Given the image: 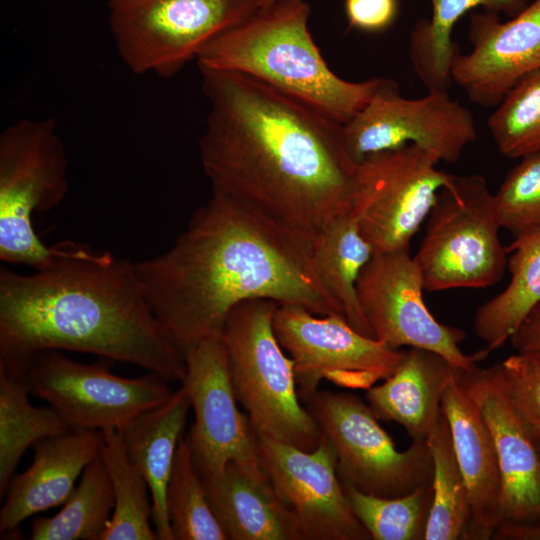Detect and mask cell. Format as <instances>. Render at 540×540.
<instances>
[{
	"label": "cell",
	"instance_id": "obj_1",
	"mask_svg": "<svg viewBox=\"0 0 540 540\" xmlns=\"http://www.w3.org/2000/svg\"><path fill=\"white\" fill-rule=\"evenodd\" d=\"M199 70L209 104L199 154L213 191L310 241L350 211L357 164L341 124L252 77Z\"/></svg>",
	"mask_w": 540,
	"mask_h": 540
},
{
	"label": "cell",
	"instance_id": "obj_2",
	"mask_svg": "<svg viewBox=\"0 0 540 540\" xmlns=\"http://www.w3.org/2000/svg\"><path fill=\"white\" fill-rule=\"evenodd\" d=\"M310 242L212 190L173 245L134 268L154 314L185 354L199 341L221 336L232 309L250 299L344 316L315 272Z\"/></svg>",
	"mask_w": 540,
	"mask_h": 540
},
{
	"label": "cell",
	"instance_id": "obj_3",
	"mask_svg": "<svg viewBox=\"0 0 540 540\" xmlns=\"http://www.w3.org/2000/svg\"><path fill=\"white\" fill-rule=\"evenodd\" d=\"M44 350L89 353L182 381L184 352L150 307L134 262L64 243L30 274L0 267V358Z\"/></svg>",
	"mask_w": 540,
	"mask_h": 540
},
{
	"label": "cell",
	"instance_id": "obj_4",
	"mask_svg": "<svg viewBox=\"0 0 540 540\" xmlns=\"http://www.w3.org/2000/svg\"><path fill=\"white\" fill-rule=\"evenodd\" d=\"M309 17L305 0H276L210 41L198 67L252 77L344 125L384 78L353 82L334 73L313 40Z\"/></svg>",
	"mask_w": 540,
	"mask_h": 540
},
{
	"label": "cell",
	"instance_id": "obj_5",
	"mask_svg": "<svg viewBox=\"0 0 540 540\" xmlns=\"http://www.w3.org/2000/svg\"><path fill=\"white\" fill-rule=\"evenodd\" d=\"M278 305L268 299H250L228 315L221 337L230 379L257 435L312 451L323 434L301 405L294 363L275 336Z\"/></svg>",
	"mask_w": 540,
	"mask_h": 540
},
{
	"label": "cell",
	"instance_id": "obj_6",
	"mask_svg": "<svg viewBox=\"0 0 540 540\" xmlns=\"http://www.w3.org/2000/svg\"><path fill=\"white\" fill-rule=\"evenodd\" d=\"M68 192V156L53 118L21 119L0 134V259L34 270L52 264L64 243L37 236L34 213L58 206Z\"/></svg>",
	"mask_w": 540,
	"mask_h": 540
},
{
	"label": "cell",
	"instance_id": "obj_7",
	"mask_svg": "<svg viewBox=\"0 0 540 540\" xmlns=\"http://www.w3.org/2000/svg\"><path fill=\"white\" fill-rule=\"evenodd\" d=\"M414 258L425 291L480 289L498 283L507 267V248L494 193L482 175H455L443 187L425 220Z\"/></svg>",
	"mask_w": 540,
	"mask_h": 540
},
{
	"label": "cell",
	"instance_id": "obj_8",
	"mask_svg": "<svg viewBox=\"0 0 540 540\" xmlns=\"http://www.w3.org/2000/svg\"><path fill=\"white\" fill-rule=\"evenodd\" d=\"M117 52L135 74L175 76L215 37L259 10V0H108Z\"/></svg>",
	"mask_w": 540,
	"mask_h": 540
},
{
	"label": "cell",
	"instance_id": "obj_9",
	"mask_svg": "<svg viewBox=\"0 0 540 540\" xmlns=\"http://www.w3.org/2000/svg\"><path fill=\"white\" fill-rule=\"evenodd\" d=\"M303 403L336 453L342 484L372 496L395 498L432 485L433 460L426 441L396 449L360 397L316 391Z\"/></svg>",
	"mask_w": 540,
	"mask_h": 540
},
{
	"label": "cell",
	"instance_id": "obj_10",
	"mask_svg": "<svg viewBox=\"0 0 540 540\" xmlns=\"http://www.w3.org/2000/svg\"><path fill=\"white\" fill-rule=\"evenodd\" d=\"M415 144L374 153L356 166L350 212L373 255L408 250L439 191L455 175Z\"/></svg>",
	"mask_w": 540,
	"mask_h": 540
},
{
	"label": "cell",
	"instance_id": "obj_11",
	"mask_svg": "<svg viewBox=\"0 0 540 540\" xmlns=\"http://www.w3.org/2000/svg\"><path fill=\"white\" fill-rule=\"evenodd\" d=\"M20 361L30 393L54 408L71 430H119L173 393L168 381L151 372L132 379L111 373L113 361L105 358L82 364L60 350H44Z\"/></svg>",
	"mask_w": 540,
	"mask_h": 540
},
{
	"label": "cell",
	"instance_id": "obj_12",
	"mask_svg": "<svg viewBox=\"0 0 540 540\" xmlns=\"http://www.w3.org/2000/svg\"><path fill=\"white\" fill-rule=\"evenodd\" d=\"M275 336L294 363L301 402L323 379L349 390H365L390 376L404 351L355 330L342 315H316L298 305H278Z\"/></svg>",
	"mask_w": 540,
	"mask_h": 540
},
{
	"label": "cell",
	"instance_id": "obj_13",
	"mask_svg": "<svg viewBox=\"0 0 540 540\" xmlns=\"http://www.w3.org/2000/svg\"><path fill=\"white\" fill-rule=\"evenodd\" d=\"M477 137L473 114L448 90H428L405 98L398 84L384 78L372 99L347 123L342 138L350 159L358 164L368 155L415 144L454 163Z\"/></svg>",
	"mask_w": 540,
	"mask_h": 540
},
{
	"label": "cell",
	"instance_id": "obj_14",
	"mask_svg": "<svg viewBox=\"0 0 540 540\" xmlns=\"http://www.w3.org/2000/svg\"><path fill=\"white\" fill-rule=\"evenodd\" d=\"M424 290L409 249L374 254L357 281L359 303L373 337L395 349L431 350L459 369H473L490 351L464 353L459 344L465 332L436 320L424 302Z\"/></svg>",
	"mask_w": 540,
	"mask_h": 540
},
{
	"label": "cell",
	"instance_id": "obj_15",
	"mask_svg": "<svg viewBox=\"0 0 540 540\" xmlns=\"http://www.w3.org/2000/svg\"><path fill=\"white\" fill-rule=\"evenodd\" d=\"M185 362L181 383L195 416L186 439L199 475L220 474L230 462L260 463L257 434L237 407L222 337L189 347Z\"/></svg>",
	"mask_w": 540,
	"mask_h": 540
},
{
	"label": "cell",
	"instance_id": "obj_16",
	"mask_svg": "<svg viewBox=\"0 0 540 540\" xmlns=\"http://www.w3.org/2000/svg\"><path fill=\"white\" fill-rule=\"evenodd\" d=\"M259 462L294 515L302 540H370L337 474L336 453L323 435L305 451L257 435Z\"/></svg>",
	"mask_w": 540,
	"mask_h": 540
},
{
	"label": "cell",
	"instance_id": "obj_17",
	"mask_svg": "<svg viewBox=\"0 0 540 540\" xmlns=\"http://www.w3.org/2000/svg\"><path fill=\"white\" fill-rule=\"evenodd\" d=\"M472 48L458 53L451 78L471 102L496 107L525 76L540 70V0L507 21L481 11L470 16Z\"/></svg>",
	"mask_w": 540,
	"mask_h": 540
},
{
	"label": "cell",
	"instance_id": "obj_18",
	"mask_svg": "<svg viewBox=\"0 0 540 540\" xmlns=\"http://www.w3.org/2000/svg\"><path fill=\"white\" fill-rule=\"evenodd\" d=\"M459 379L477 404L491 433L503 486L504 521L540 519V459L536 442L513 409L499 370H459Z\"/></svg>",
	"mask_w": 540,
	"mask_h": 540
},
{
	"label": "cell",
	"instance_id": "obj_19",
	"mask_svg": "<svg viewBox=\"0 0 540 540\" xmlns=\"http://www.w3.org/2000/svg\"><path fill=\"white\" fill-rule=\"evenodd\" d=\"M459 370L444 391L442 411L468 491L470 519L463 540H490L504 521L502 477L489 428Z\"/></svg>",
	"mask_w": 540,
	"mask_h": 540
},
{
	"label": "cell",
	"instance_id": "obj_20",
	"mask_svg": "<svg viewBox=\"0 0 540 540\" xmlns=\"http://www.w3.org/2000/svg\"><path fill=\"white\" fill-rule=\"evenodd\" d=\"M104 441L101 430H71L35 443L32 464L8 485L0 510L1 536L32 515L64 504L78 476L100 455Z\"/></svg>",
	"mask_w": 540,
	"mask_h": 540
},
{
	"label": "cell",
	"instance_id": "obj_21",
	"mask_svg": "<svg viewBox=\"0 0 540 540\" xmlns=\"http://www.w3.org/2000/svg\"><path fill=\"white\" fill-rule=\"evenodd\" d=\"M209 506L230 540H302L297 521L260 463L230 462L201 477Z\"/></svg>",
	"mask_w": 540,
	"mask_h": 540
},
{
	"label": "cell",
	"instance_id": "obj_22",
	"mask_svg": "<svg viewBox=\"0 0 540 540\" xmlns=\"http://www.w3.org/2000/svg\"><path fill=\"white\" fill-rule=\"evenodd\" d=\"M440 354L422 348L404 351L395 371L366 391L378 419L401 425L415 441H426L442 413V397L456 370Z\"/></svg>",
	"mask_w": 540,
	"mask_h": 540
},
{
	"label": "cell",
	"instance_id": "obj_23",
	"mask_svg": "<svg viewBox=\"0 0 540 540\" xmlns=\"http://www.w3.org/2000/svg\"><path fill=\"white\" fill-rule=\"evenodd\" d=\"M189 408V399L181 386L166 402L139 414L117 430L130 461L148 484L151 520L158 540H173L166 490Z\"/></svg>",
	"mask_w": 540,
	"mask_h": 540
},
{
	"label": "cell",
	"instance_id": "obj_24",
	"mask_svg": "<svg viewBox=\"0 0 540 540\" xmlns=\"http://www.w3.org/2000/svg\"><path fill=\"white\" fill-rule=\"evenodd\" d=\"M25 372L24 361L0 358V498L27 448L71 431L54 408L30 403Z\"/></svg>",
	"mask_w": 540,
	"mask_h": 540
},
{
	"label": "cell",
	"instance_id": "obj_25",
	"mask_svg": "<svg viewBox=\"0 0 540 540\" xmlns=\"http://www.w3.org/2000/svg\"><path fill=\"white\" fill-rule=\"evenodd\" d=\"M310 244L315 272L341 306L348 323L359 333L373 337L357 295L359 275L373 251L352 213L348 211L330 220Z\"/></svg>",
	"mask_w": 540,
	"mask_h": 540
},
{
	"label": "cell",
	"instance_id": "obj_26",
	"mask_svg": "<svg viewBox=\"0 0 540 540\" xmlns=\"http://www.w3.org/2000/svg\"><path fill=\"white\" fill-rule=\"evenodd\" d=\"M506 248L512 252L509 283L480 305L474 317L475 334L490 352L504 345L540 304V230L515 235Z\"/></svg>",
	"mask_w": 540,
	"mask_h": 540
},
{
	"label": "cell",
	"instance_id": "obj_27",
	"mask_svg": "<svg viewBox=\"0 0 540 540\" xmlns=\"http://www.w3.org/2000/svg\"><path fill=\"white\" fill-rule=\"evenodd\" d=\"M431 16L416 23L410 37L413 69L427 90H448L457 45L452 31L459 19L474 8L513 17L526 6V0H429Z\"/></svg>",
	"mask_w": 540,
	"mask_h": 540
},
{
	"label": "cell",
	"instance_id": "obj_28",
	"mask_svg": "<svg viewBox=\"0 0 540 540\" xmlns=\"http://www.w3.org/2000/svg\"><path fill=\"white\" fill-rule=\"evenodd\" d=\"M114 508L112 482L101 454L82 472L63 508L31 524L32 540H101Z\"/></svg>",
	"mask_w": 540,
	"mask_h": 540
},
{
	"label": "cell",
	"instance_id": "obj_29",
	"mask_svg": "<svg viewBox=\"0 0 540 540\" xmlns=\"http://www.w3.org/2000/svg\"><path fill=\"white\" fill-rule=\"evenodd\" d=\"M426 442L433 460V502L425 540H463L470 519L468 491L443 411Z\"/></svg>",
	"mask_w": 540,
	"mask_h": 540
},
{
	"label": "cell",
	"instance_id": "obj_30",
	"mask_svg": "<svg viewBox=\"0 0 540 540\" xmlns=\"http://www.w3.org/2000/svg\"><path fill=\"white\" fill-rule=\"evenodd\" d=\"M101 457L109 473L114 508L101 540H158L150 526L152 503L144 476L130 461L117 430H104Z\"/></svg>",
	"mask_w": 540,
	"mask_h": 540
},
{
	"label": "cell",
	"instance_id": "obj_31",
	"mask_svg": "<svg viewBox=\"0 0 540 540\" xmlns=\"http://www.w3.org/2000/svg\"><path fill=\"white\" fill-rule=\"evenodd\" d=\"M166 507L173 540L228 539L209 506L186 437L177 446L166 490Z\"/></svg>",
	"mask_w": 540,
	"mask_h": 540
},
{
	"label": "cell",
	"instance_id": "obj_32",
	"mask_svg": "<svg viewBox=\"0 0 540 540\" xmlns=\"http://www.w3.org/2000/svg\"><path fill=\"white\" fill-rule=\"evenodd\" d=\"M342 488L371 539L425 540L433 502L432 485L395 498L368 495L346 484Z\"/></svg>",
	"mask_w": 540,
	"mask_h": 540
},
{
	"label": "cell",
	"instance_id": "obj_33",
	"mask_svg": "<svg viewBox=\"0 0 540 540\" xmlns=\"http://www.w3.org/2000/svg\"><path fill=\"white\" fill-rule=\"evenodd\" d=\"M488 128L498 151L510 159L540 153V70L522 78L496 106Z\"/></svg>",
	"mask_w": 540,
	"mask_h": 540
},
{
	"label": "cell",
	"instance_id": "obj_34",
	"mask_svg": "<svg viewBox=\"0 0 540 540\" xmlns=\"http://www.w3.org/2000/svg\"><path fill=\"white\" fill-rule=\"evenodd\" d=\"M494 197L502 228L514 235L540 230V153L521 158Z\"/></svg>",
	"mask_w": 540,
	"mask_h": 540
},
{
	"label": "cell",
	"instance_id": "obj_35",
	"mask_svg": "<svg viewBox=\"0 0 540 540\" xmlns=\"http://www.w3.org/2000/svg\"><path fill=\"white\" fill-rule=\"evenodd\" d=\"M507 397L535 442L540 441V365L517 353L499 363Z\"/></svg>",
	"mask_w": 540,
	"mask_h": 540
},
{
	"label": "cell",
	"instance_id": "obj_36",
	"mask_svg": "<svg viewBox=\"0 0 540 540\" xmlns=\"http://www.w3.org/2000/svg\"><path fill=\"white\" fill-rule=\"evenodd\" d=\"M398 0H345L349 26L369 33L382 32L395 22Z\"/></svg>",
	"mask_w": 540,
	"mask_h": 540
},
{
	"label": "cell",
	"instance_id": "obj_37",
	"mask_svg": "<svg viewBox=\"0 0 540 540\" xmlns=\"http://www.w3.org/2000/svg\"><path fill=\"white\" fill-rule=\"evenodd\" d=\"M510 340L517 354L540 365V304L529 313Z\"/></svg>",
	"mask_w": 540,
	"mask_h": 540
},
{
	"label": "cell",
	"instance_id": "obj_38",
	"mask_svg": "<svg viewBox=\"0 0 540 540\" xmlns=\"http://www.w3.org/2000/svg\"><path fill=\"white\" fill-rule=\"evenodd\" d=\"M494 540H540V519L527 522L503 521L495 530Z\"/></svg>",
	"mask_w": 540,
	"mask_h": 540
},
{
	"label": "cell",
	"instance_id": "obj_39",
	"mask_svg": "<svg viewBox=\"0 0 540 540\" xmlns=\"http://www.w3.org/2000/svg\"><path fill=\"white\" fill-rule=\"evenodd\" d=\"M276 0H259V7L264 8L273 4Z\"/></svg>",
	"mask_w": 540,
	"mask_h": 540
},
{
	"label": "cell",
	"instance_id": "obj_40",
	"mask_svg": "<svg viewBox=\"0 0 540 540\" xmlns=\"http://www.w3.org/2000/svg\"><path fill=\"white\" fill-rule=\"evenodd\" d=\"M536 445H537V448H538L539 459H540V441H537V442H536Z\"/></svg>",
	"mask_w": 540,
	"mask_h": 540
}]
</instances>
